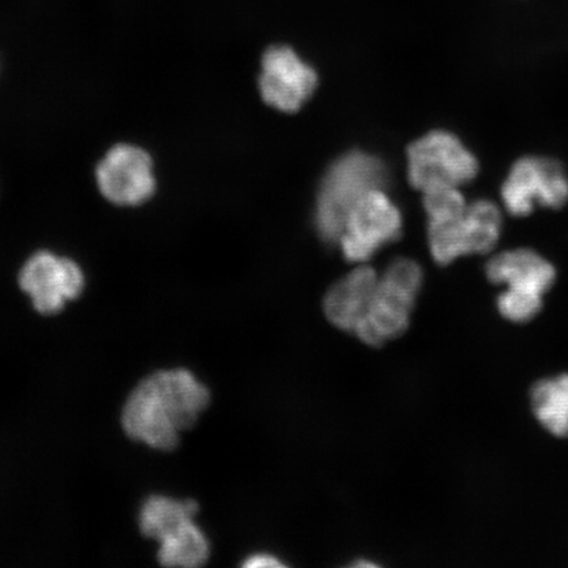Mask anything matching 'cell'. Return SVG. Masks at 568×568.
Returning <instances> with one entry per match:
<instances>
[{
    "label": "cell",
    "mask_w": 568,
    "mask_h": 568,
    "mask_svg": "<svg viewBox=\"0 0 568 568\" xmlns=\"http://www.w3.org/2000/svg\"><path fill=\"white\" fill-rule=\"evenodd\" d=\"M197 509L194 500H176L162 495L148 497L140 510L141 532L155 541H162L184 523L194 520Z\"/></svg>",
    "instance_id": "4fadbf2b"
},
{
    "label": "cell",
    "mask_w": 568,
    "mask_h": 568,
    "mask_svg": "<svg viewBox=\"0 0 568 568\" xmlns=\"http://www.w3.org/2000/svg\"><path fill=\"white\" fill-rule=\"evenodd\" d=\"M97 182L106 201L134 207L155 193L154 166L144 149L120 144L113 146L97 169Z\"/></svg>",
    "instance_id": "9c48e42d"
},
{
    "label": "cell",
    "mask_w": 568,
    "mask_h": 568,
    "mask_svg": "<svg viewBox=\"0 0 568 568\" xmlns=\"http://www.w3.org/2000/svg\"><path fill=\"white\" fill-rule=\"evenodd\" d=\"M379 274L362 265L331 287L324 300L326 318L338 329L353 333L368 307L378 286Z\"/></svg>",
    "instance_id": "7c38bea8"
},
{
    "label": "cell",
    "mask_w": 568,
    "mask_h": 568,
    "mask_svg": "<svg viewBox=\"0 0 568 568\" xmlns=\"http://www.w3.org/2000/svg\"><path fill=\"white\" fill-rule=\"evenodd\" d=\"M160 564L168 567H201L210 558V542L194 520L184 523L160 541Z\"/></svg>",
    "instance_id": "9a60e30c"
},
{
    "label": "cell",
    "mask_w": 568,
    "mask_h": 568,
    "mask_svg": "<svg viewBox=\"0 0 568 568\" xmlns=\"http://www.w3.org/2000/svg\"><path fill=\"white\" fill-rule=\"evenodd\" d=\"M489 282L517 293L544 296L557 281V268L530 247H516L494 255L486 266Z\"/></svg>",
    "instance_id": "8fae6325"
},
{
    "label": "cell",
    "mask_w": 568,
    "mask_h": 568,
    "mask_svg": "<svg viewBox=\"0 0 568 568\" xmlns=\"http://www.w3.org/2000/svg\"><path fill=\"white\" fill-rule=\"evenodd\" d=\"M19 284L30 295L36 311L41 315H55L67 302L82 294L84 275L73 260L39 252L21 268Z\"/></svg>",
    "instance_id": "ba28073f"
},
{
    "label": "cell",
    "mask_w": 568,
    "mask_h": 568,
    "mask_svg": "<svg viewBox=\"0 0 568 568\" xmlns=\"http://www.w3.org/2000/svg\"><path fill=\"white\" fill-rule=\"evenodd\" d=\"M207 386L184 368L162 371L140 382L128 397L122 424L126 436L153 449L173 450L209 407Z\"/></svg>",
    "instance_id": "6da1fadb"
},
{
    "label": "cell",
    "mask_w": 568,
    "mask_h": 568,
    "mask_svg": "<svg viewBox=\"0 0 568 568\" xmlns=\"http://www.w3.org/2000/svg\"><path fill=\"white\" fill-rule=\"evenodd\" d=\"M504 209L527 217L536 209L562 210L568 204V173L562 162L529 154L515 161L500 190Z\"/></svg>",
    "instance_id": "5b68a950"
},
{
    "label": "cell",
    "mask_w": 568,
    "mask_h": 568,
    "mask_svg": "<svg viewBox=\"0 0 568 568\" xmlns=\"http://www.w3.org/2000/svg\"><path fill=\"white\" fill-rule=\"evenodd\" d=\"M388 173L379 159L352 152L329 168L320 187L316 204V230L326 243H337L354 205L373 190L385 189Z\"/></svg>",
    "instance_id": "7a4b0ae2"
},
{
    "label": "cell",
    "mask_w": 568,
    "mask_h": 568,
    "mask_svg": "<svg viewBox=\"0 0 568 568\" xmlns=\"http://www.w3.org/2000/svg\"><path fill=\"white\" fill-rule=\"evenodd\" d=\"M537 420L557 437H568V374L539 381L531 388Z\"/></svg>",
    "instance_id": "5bb4252c"
},
{
    "label": "cell",
    "mask_w": 568,
    "mask_h": 568,
    "mask_svg": "<svg viewBox=\"0 0 568 568\" xmlns=\"http://www.w3.org/2000/svg\"><path fill=\"white\" fill-rule=\"evenodd\" d=\"M402 213L385 191L373 190L354 205L338 243L345 258L365 264L383 246L400 236Z\"/></svg>",
    "instance_id": "52a82bcc"
},
{
    "label": "cell",
    "mask_w": 568,
    "mask_h": 568,
    "mask_svg": "<svg viewBox=\"0 0 568 568\" xmlns=\"http://www.w3.org/2000/svg\"><path fill=\"white\" fill-rule=\"evenodd\" d=\"M544 296L506 290L497 300V308L504 318L514 323H527L542 310Z\"/></svg>",
    "instance_id": "2e32d148"
},
{
    "label": "cell",
    "mask_w": 568,
    "mask_h": 568,
    "mask_svg": "<svg viewBox=\"0 0 568 568\" xmlns=\"http://www.w3.org/2000/svg\"><path fill=\"white\" fill-rule=\"evenodd\" d=\"M243 566L247 568H278L283 567L284 564L273 554L257 552L247 557Z\"/></svg>",
    "instance_id": "e0dca14e"
},
{
    "label": "cell",
    "mask_w": 568,
    "mask_h": 568,
    "mask_svg": "<svg viewBox=\"0 0 568 568\" xmlns=\"http://www.w3.org/2000/svg\"><path fill=\"white\" fill-rule=\"evenodd\" d=\"M478 173V159L450 132H430L408 148L409 182L424 194L443 187L459 189Z\"/></svg>",
    "instance_id": "8992f818"
},
{
    "label": "cell",
    "mask_w": 568,
    "mask_h": 568,
    "mask_svg": "<svg viewBox=\"0 0 568 568\" xmlns=\"http://www.w3.org/2000/svg\"><path fill=\"white\" fill-rule=\"evenodd\" d=\"M423 284V270L415 261L397 258L379 275L378 286L354 335L368 346H382L408 329L412 310Z\"/></svg>",
    "instance_id": "3957f363"
},
{
    "label": "cell",
    "mask_w": 568,
    "mask_h": 568,
    "mask_svg": "<svg viewBox=\"0 0 568 568\" xmlns=\"http://www.w3.org/2000/svg\"><path fill=\"white\" fill-rule=\"evenodd\" d=\"M501 233V210L487 199L467 203L449 217L428 220L430 252L439 265H449L464 255L491 252Z\"/></svg>",
    "instance_id": "277c9868"
},
{
    "label": "cell",
    "mask_w": 568,
    "mask_h": 568,
    "mask_svg": "<svg viewBox=\"0 0 568 568\" xmlns=\"http://www.w3.org/2000/svg\"><path fill=\"white\" fill-rule=\"evenodd\" d=\"M317 87V74L293 49L273 47L262 60L260 90L264 101L282 112H296Z\"/></svg>",
    "instance_id": "30bf717a"
}]
</instances>
